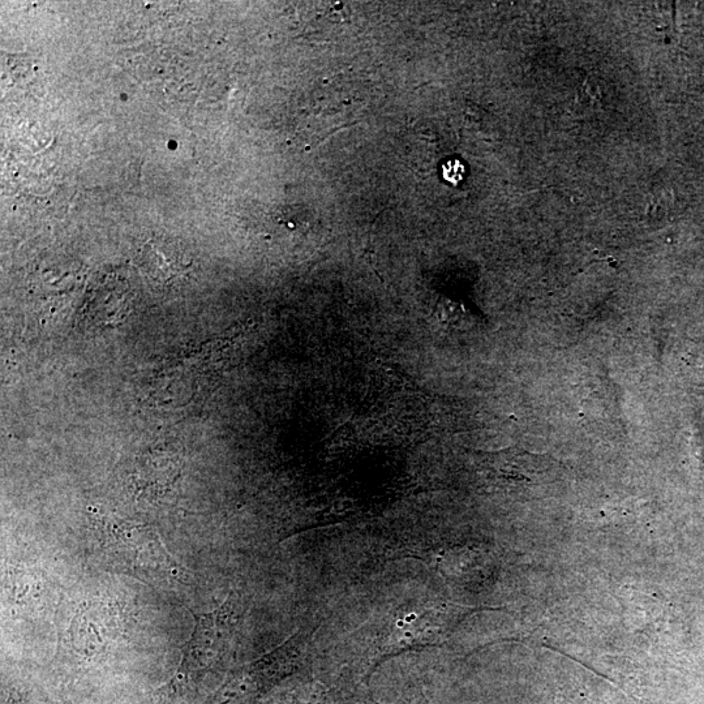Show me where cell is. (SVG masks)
<instances>
[{"mask_svg":"<svg viewBox=\"0 0 704 704\" xmlns=\"http://www.w3.org/2000/svg\"><path fill=\"white\" fill-rule=\"evenodd\" d=\"M470 609L454 604H437L403 616L386 637L376 668L386 659L409 651L435 647L448 641L457 625L469 615Z\"/></svg>","mask_w":704,"mask_h":704,"instance_id":"4","label":"cell"},{"mask_svg":"<svg viewBox=\"0 0 704 704\" xmlns=\"http://www.w3.org/2000/svg\"><path fill=\"white\" fill-rule=\"evenodd\" d=\"M377 704V703H375ZM396 704H429L427 702L426 698H409V699H403V701H399Z\"/></svg>","mask_w":704,"mask_h":704,"instance_id":"6","label":"cell"},{"mask_svg":"<svg viewBox=\"0 0 704 704\" xmlns=\"http://www.w3.org/2000/svg\"><path fill=\"white\" fill-rule=\"evenodd\" d=\"M239 604V599L230 595L216 611L195 616V629L183 648L178 671L158 693L160 704H186L206 677L225 665L239 625Z\"/></svg>","mask_w":704,"mask_h":704,"instance_id":"1","label":"cell"},{"mask_svg":"<svg viewBox=\"0 0 704 704\" xmlns=\"http://www.w3.org/2000/svg\"><path fill=\"white\" fill-rule=\"evenodd\" d=\"M475 459L484 483L508 493L551 488L560 482L564 469L552 455L528 453L518 446L499 452H476Z\"/></svg>","mask_w":704,"mask_h":704,"instance_id":"2","label":"cell"},{"mask_svg":"<svg viewBox=\"0 0 704 704\" xmlns=\"http://www.w3.org/2000/svg\"><path fill=\"white\" fill-rule=\"evenodd\" d=\"M4 704H17L16 701H11V699H8L7 703L4 701Z\"/></svg>","mask_w":704,"mask_h":704,"instance_id":"7","label":"cell"},{"mask_svg":"<svg viewBox=\"0 0 704 704\" xmlns=\"http://www.w3.org/2000/svg\"><path fill=\"white\" fill-rule=\"evenodd\" d=\"M442 171H444L446 182L458 184L465 178L466 167L463 166L462 162L450 161L445 163L444 167H442Z\"/></svg>","mask_w":704,"mask_h":704,"instance_id":"5","label":"cell"},{"mask_svg":"<svg viewBox=\"0 0 704 704\" xmlns=\"http://www.w3.org/2000/svg\"><path fill=\"white\" fill-rule=\"evenodd\" d=\"M98 540L111 560L140 578L143 575L153 581H173L180 574L161 540L143 527L123 526L122 523L106 526Z\"/></svg>","mask_w":704,"mask_h":704,"instance_id":"3","label":"cell"}]
</instances>
